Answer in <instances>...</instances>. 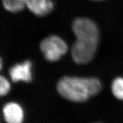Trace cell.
Wrapping results in <instances>:
<instances>
[{
	"mask_svg": "<svg viewBox=\"0 0 123 123\" xmlns=\"http://www.w3.org/2000/svg\"><path fill=\"white\" fill-rule=\"evenodd\" d=\"M10 85L9 82L4 76H0V95L4 96L9 91Z\"/></svg>",
	"mask_w": 123,
	"mask_h": 123,
	"instance_id": "obj_9",
	"label": "cell"
},
{
	"mask_svg": "<svg viewBox=\"0 0 123 123\" xmlns=\"http://www.w3.org/2000/svg\"><path fill=\"white\" fill-rule=\"evenodd\" d=\"M56 90L61 97L77 103L86 102L90 97L95 96V87L92 77L63 76L57 83Z\"/></svg>",
	"mask_w": 123,
	"mask_h": 123,
	"instance_id": "obj_2",
	"label": "cell"
},
{
	"mask_svg": "<svg viewBox=\"0 0 123 123\" xmlns=\"http://www.w3.org/2000/svg\"><path fill=\"white\" fill-rule=\"evenodd\" d=\"M31 62L29 60L24 61L22 64H16L11 67L9 70L11 80L13 82L22 80L29 83L32 80L31 72Z\"/></svg>",
	"mask_w": 123,
	"mask_h": 123,
	"instance_id": "obj_4",
	"label": "cell"
},
{
	"mask_svg": "<svg viewBox=\"0 0 123 123\" xmlns=\"http://www.w3.org/2000/svg\"><path fill=\"white\" fill-rule=\"evenodd\" d=\"M92 1H104V0H92Z\"/></svg>",
	"mask_w": 123,
	"mask_h": 123,
	"instance_id": "obj_11",
	"label": "cell"
},
{
	"mask_svg": "<svg viewBox=\"0 0 123 123\" xmlns=\"http://www.w3.org/2000/svg\"><path fill=\"white\" fill-rule=\"evenodd\" d=\"M72 29L76 37L73 44L71 56L78 64H87L93 60L99 42V32L97 25L86 18H75Z\"/></svg>",
	"mask_w": 123,
	"mask_h": 123,
	"instance_id": "obj_1",
	"label": "cell"
},
{
	"mask_svg": "<svg viewBox=\"0 0 123 123\" xmlns=\"http://www.w3.org/2000/svg\"><path fill=\"white\" fill-rule=\"evenodd\" d=\"M2 111L7 123H22L24 113L18 104L14 102L7 103L4 106Z\"/></svg>",
	"mask_w": 123,
	"mask_h": 123,
	"instance_id": "obj_5",
	"label": "cell"
},
{
	"mask_svg": "<svg viewBox=\"0 0 123 123\" xmlns=\"http://www.w3.org/2000/svg\"><path fill=\"white\" fill-rule=\"evenodd\" d=\"M111 91L117 99L123 101V77H117L111 84Z\"/></svg>",
	"mask_w": 123,
	"mask_h": 123,
	"instance_id": "obj_8",
	"label": "cell"
},
{
	"mask_svg": "<svg viewBox=\"0 0 123 123\" xmlns=\"http://www.w3.org/2000/svg\"><path fill=\"white\" fill-rule=\"evenodd\" d=\"M40 48L45 59L49 62L59 61L68 51L67 44L57 36H50L42 40Z\"/></svg>",
	"mask_w": 123,
	"mask_h": 123,
	"instance_id": "obj_3",
	"label": "cell"
},
{
	"mask_svg": "<svg viewBox=\"0 0 123 123\" xmlns=\"http://www.w3.org/2000/svg\"><path fill=\"white\" fill-rule=\"evenodd\" d=\"M0 63H1V69H2V60H1Z\"/></svg>",
	"mask_w": 123,
	"mask_h": 123,
	"instance_id": "obj_10",
	"label": "cell"
},
{
	"mask_svg": "<svg viewBox=\"0 0 123 123\" xmlns=\"http://www.w3.org/2000/svg\"></svg>",
	"mask_w": 123,
	"mask_h": 123,
	"instance_id": "obj_12",
	"label": "cell"
},
{
	"mask_svg": "<svg viewBox=\"0 0 123 123\" xmlns=\"http://www.w3.org/2000/svg\"><path fill=\"white\" fill-rule=\"evenodd\" d=\"M27 0H2L4 8L12 13L20 12L26 6Z\"/></svg>",
	"mask_w": 123,
	"mask_h": 123,
	"instance_id": "obj_7",
	"label": "cell"
},
{
	"mask_svg": "<svg viewBox=\"0 0 123 123\" xmlns=\"http://www.w3.org/2000/svg\"><path fill=\"white\" fill-rule=\"evenodd\" d=\"M26 7L36 15L43 17L51 12L54 4L50 0H27Z\"/></svg>",
	"mask_w": 123,
	"mask_h": 123,
	"instance_id": "obj_6",
	"label": "cell"
}]
</instances>
